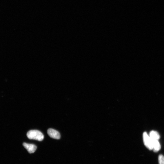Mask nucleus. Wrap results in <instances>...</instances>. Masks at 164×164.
Instances as JSON below:
<instances>
[{
  "mask_svg": "<svg viewBox=\"0 0 164 164\" xmlns=\"http://www.w3.org/2000/svg\"><path fill=\"white\" fill-rule=\"evenodd\" d=\"M23 146L30 154L34 153L37 149V146L34 144L24 143H23Z\"/></svg>",
  "mask_w": 164,
  "mask_h": 164,
  "instance_id": "20e7f679",
  "label": "nucleus"
},
{
  "mask_svg": "<svg viewBox=\"0 0 164 164\" xmlns=\"http://www.w3.org/2000/svg\"><path fill=\"white\" fill-rule=\"evenodd\" d=\"M152 140L153 150L154 152H158L161 149V145L158 140L152 139Z\"/></svg>",
  "mask_w": 164,
  "mask_h": 164,
  "instance_id": "39448f33",
  "label": "nucleus"
},
{
  "mask_svg": "<svg viewBox=\"0 0 164 164\" xmlns=\"http://www.w3.org/2000/svg\"><path fill=\"white\" fill-rule=\"evenodd\" d=\"M47 133L49 136L54 139H60L61 135L59 132L52 129H49L47 131Z\"/></svg>",
  "mask_w": 164,
  "mask_h": 164,
  "instance_id": "7ed1b4c3",
  "label": "nucleus"
},
{
  "mask_svg": "<svg viewBox=\"0 0 164 164\" xmlns=\"http://www.w3.org/2000/svg\"><path fill=\"white\" fill-rule=\"evenodd\" d=\"M149 136L152 140H159L160 138V135L158 132L154 131H151Z\"/></svg>",
  "mask_w": 164,
  "mask_h": 164,
  "instance_id": "423d86ee",
  "label": "nucleus"
},
{
  "mask_svg": "<svg viewBox=\"0 0 164 164\" xmlns=\"http://www.w3.org/2000/svg\"><path fill=\"white\" fill-rule=\"evenodd\" d=\"M27 137L29 139L39 141H42L44 138V135L42 132L38 130H30L28 132Z\"/></svg>",
  "mask_w": 164,
  "mask_h": 164,
  "instance_id": "f257e3e1",
  "label": "nucleus"
},
{
  "mask_svg": "<svg viewBox=\"0 0 164 164\" xmlns=\"http://www.w3.org/2000/svg\"><path fill=\"white\" fill-rule=\"evenodd\" d=\"M143 139L145 146L150 150H153L152 140L146 132L143 134Z\"/></svg>",
  "mask_w": 164,
  "mask_h": 164,
  "instance_id": "f03ea898",
  "label": "nucleus"
},
{
  "mask_svg": "<svg viewBox=\"0 0 164 164\" xmlns=\"http://www.w3.org/2000/svg\"><path fill=\"white\" fill-rule=\"evenodd\" d=\"M158 161L159 164H164V156L162 155L159 156Z\"/></svg>",
  "mask_w": 164,
  "mask_h": 164,
  "instance_id": "0eeeda50",
  "label": "nucleus"
}]
</instances>
